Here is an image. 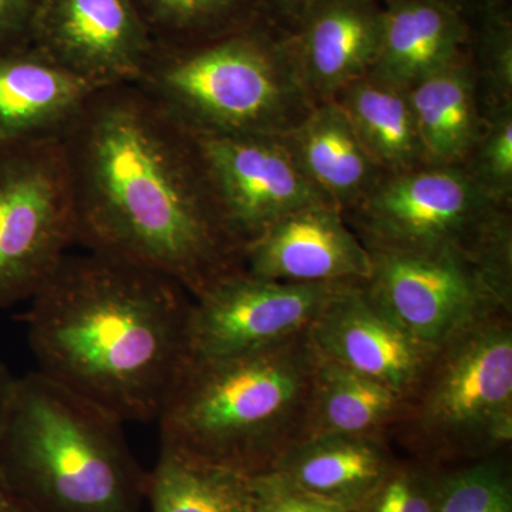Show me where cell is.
<instances>
[{"mask_svg": "<svg viewBox=\"0 0 512 512\" xmlns=\"http://www.w3.org/2000/svg\"><path fill=\"white\" fill-rule=\"evenodd\" d=\"M60 140L76 244L170 276L192 298L242 271L195 138L136 84L94 92Z\"/></svg>", "mask_w": 512, "mask_h": 512, "instance_id": "1", "label": "cell"}, {"mask_svg": "<svg viewBox=\"0 0 512 512\" xmlns=\"http://www.w3.org/2000/svg\"><path fill=\"white\" fill-rule=\"evenodd\" d=\"M23 315L37 372L117 419L157 420L187 362L192 296L170 276L63 256Z\"/></svg>", "mask_w": 512, "mask_h": 512, "instance_id": "2", "label": "cell"}, {"mask_svg": "<svg viewBox=\"0 0 512 512\" xmlns=\"http://www.w3.org/2000/svg\"><path fill=\"white\" fill-rule=\"evenodd\" d=\"M316 352L308 332L247 355L187 359L160 424L161 446L255 476L301 440Z\"/></svg>", "mask_w": 512, "mask_h": 512, "instance_id": "3", "label": "cell"}, {"mask_svg": "<svg viewBox=\"0 0 512 512\" xmlns=\"http://www.w3.org/2000/svg\"><path fill=\"white\" fill-rule=\"evenodd\" d=\"M0 474L30 512H141L148 473L123 421L40 372L16 377Z\"/></svg>", "mask_w": 512, "mask_h": 512, "instance_id": "4", "label": "cell"}, {"mask_svg": "<svg viewBox=\"0 0 512 512\" xmlns=\"http://www.w3.org/2000/svg\"><path fill=\"white\" fill-rule=\"evenodd\" d=\"M136 86L194 136H286L315 107L286 33L269 19L205 42L154 45Z\"/></svg>", "mask_w": 512, "mask_h": 512, "instance_id": "5", "label": "cell"}, {"mask_svg": "<svg viewBox=\"0 0 512 512\" xmlns=\"http://www.w3.org/2000/svg\"><path fill=\"white\" fill-rule=\"evenodd\" d=\"M396 434L413 457L456 467L512 443V313L481 320L434 350Z\"/></svg>", "mask_w": 512, "mask_h": 512, "instance_id": "6", "label": "cell"}, {"mask_svg": "<svg viewBox=\"0 0 512 512\" xmlns=\"http://www.w3.org/2000/svg\"><path fill=\"white\" fill-rule=\"evenodd\" d=\"M508 207L488 197L461 165L426 164L387 174L343 215L369 251L456 249L512 284Z\"/></svg>", "mask_w": 512, "mask_h": 512, "instance_id": "7", "label": "cell"}, {"mask_svg": "<svg viewBox=\"0 0 512 512\" xmlns=\"http://www.w3.org/2000/svg\"><path fill=\"white\" fill-rule=\"evenodd\" d=\"M76 245L60 136L0 141V309L30 301Z\"/></svg>", "mask_w": 512, "mask_h": 512, "instance_id": "8", "label": "cell"}, {"mask_svg": "<svg viewBox=\"0 0 512 512\" xmlns=\"http://www.w3.org/2000/svg\"><path fill=\"white\" fill-rule=\"evenodd\" d=\"M367 291L431 352L498 313H512V284L456 249L369 251Z\"/></svg>", "mask_w": 512, "mask_h": 512, "instance_id": "9", "label": "cell"}, {"mask_svg": "<svg viewBox=\"0 0 512 512\" xmlns=\"http://www.w3.org/2000/svg\"><path fill=\"white\" fill-rule=\"evenodd\" d=\"M343 284H288L245 271L192 298L187 359L214 360L271 348L308 332Z\"/></svg>", "mask_w": 512, "mask_h": 512, "instance_id": "10", "label": "cell"}, {"mask_svg": "<svg viewBox=\"0 0 512 512\" xmlns=\"http://www.w3.org/2000/svg\"><path fill=\"white\" fill-rule=\"evenodd\" d=\"M192 137L225 229L241 251L286 215L330 202L302 173L284 136Z\"/></svg>", "mask_w": 512, "mask_h": 512, "instance_id": "11", "label": "cell"}, {"mask_svg": "<svg viewBox=\"0 0 512 512\" xmlns=\"http://www.w3.org/2000/svg\"><path fill=\"white\" fill-rule=\"evenodd\" d=\"M29 42L97 89L136 84L154 47L134 0H37Z\"/></svg>", "mask_w": 512, "mask_h": 512, "instance_id": "12", "label": "cell"}, {"mask_svg": "<svg viewBox=\"0 0 512 512\" xmlns=\"http://www.w3.org/2000/svg\"><path fill=\"white\" fill-rule=\"evenodd\" d=\"M313 349L359 375L410 396L434 352L377 305L365 282L340 285L308 330Z\"/></svg>", "mask_w": 512, "mask_h": 512, "instance_id": "13", "label": "cell"}, {"mask_svg": "<svg viewBox=\"0 0 512 512\" xmlns=\"http://www.w3.org/2000/svg\"><path fill=\"white\" fill-rule=\"evenodd\" d=\"M242 271L288 284L366 282L372 256L342 210L319 202L286 215L242 251Z\"/></svg>", "mask_w": 512, "mask_h": 512, "instance_id": "14", "label": "cell"}, {"mask_svg": "<svg viewBox=\"0 0 512 512\" xmlns=\"http://www.w3.org/2000/svg\"><path fill=\"white\" fill-rule=\"evenodd\" d=\"M382 22L377 0H320L303 13L286 43L313 103L333 100L372 70Z\"/></svg>", "mask_w": 512, "mask_h": 512, "instance_id": "15", "label": "cell"}, {"mask_svg": "<svg viewBox=\"0 0 512 512\" xmlns=\"http://www.w3.org/2000/svg\"><path fill=\"white\" fill-rule=\"evenodd\" d=\"M97 90L30 42L0 47V141L60 136Z\"/></svg>", "mask_w": 512, "mask_h": 512, "instance_id": "16", "label": "cell"}, {"mask_svg": "<svg viewBox=\"0 0 512 512\" xmlns=\"http://www.w3.org/2000/svg\"><path fill=\"white\" fill-rule=\"evenodd\" d=\"M382 35L369 73L407 90L466 52L470 26L443 0H384Z\"/></svg>", "mask_w": 512, "mask_h": 512, "instance_id": "17", "label": "cell"}, {"mask_svg": "<svg viewBox=\"0 0 512 512\" xmlns=\"http://www.w3.org/2000/svg\"><path fill=\"white\" fill-rule=\"evenodd\" d=\"M284 137L302 173L343 214L356 207L387 175L336 101L315 104Z\"/></svg>", "mask_w": 512, "mask_h": 512, "instance_id": "18", "label": "cell"}, {"mask_svg": "<svg viewBox=\"0 0 512 512\" xmlns=\"http://www.w3.org/2000/svg\"><path fill=\"white\" fill-rule=\"evenodd\" d=\"M397 457L386 437H303L279 457L272 470L346 512L362 505Z\"/></svg>", "mask_w": 512, "mask_h": 512, "instance_id": "19", "label": "cell"}, {"mask_svg": "<svg viewBox=\"0 0 512 512\" xmlns=\"http://www.w3.org/2000/svg\"><path fill=\"white\" fill-rule=\"evenodd\" d=\"M406 92L426 163L463 164L485 126L473 59L464 52Z\"/></svg>", "mask_w": 512, "mask_h": 512, "instance_id": "20", "label": "cell"}, {"mask_svg": "<svg viewBox=\"0 0 512 512\" xmlns=\"http://www.w3.org/2000/svg\"><path fill=\"white\" fill-rule=\"evenodd\" d=\"M404 404L402 394L316 352L303 437L342 434L387 439L402 417Z\"/></svg>", "mask_w": 512, "mask_h": 512, "instance_id": "21", "label": "cell"}, {"mask_svg": "<svg viewBox=\"0 0 512 512\" xmlns=\"http://www.w3.org/2000/svg\"><path fill=\"white\" fill-rule=\"evenodd\" d=\"M333 101L339 104L370 156L386 174L426 165L406 90L367 73Z\"/></svg>", "mask_w": 512, "mask_h": 512, "instance_id": "22", "label": "cell"}, {"mask_svg": "<svg viewBox=\"0 0 512 512\" xmlns=\"http://www.w3.org/2000/svg\"><path fill=\"white\" fill-rule=\"evenodd\" d=\"M146 503L150 512H251L252 477L161 446Z\"/></svg>", "mask_w": 512, "mask_h": 512, "instance_id": "23", "label": "cell"}, {"mask_svg": "<svg viewBox=\"0 0 512 512\" xmlns=\"http://www.w3.org/2000/svg\"><path fill=\"white\" fill-rule=\"evenodd\" d=\"M154 45L205 42L268 19L261 0H134Z\"/></svg>", "mask_w": 512, "mask_h": 512, "instance_id": "24", "label": "cell"}, {"mask_svg": "<svg viewBox=\"0 0 512 512\" xmlns=\"http://www.w3.org/2000/svg\"><path fill=\"white\" fill-rule=\"evenodd\" d=\"M437 512H512L507 454L447 468Z\"/></svg>", "mask_w": 512, "mask_h": 512, "instance_id": "25", "label": "cell"}, {"mask_svg": "<svg viewBox=\"0 0 512 512\" xmlns=\"http://www.w3.org/2000/svg\"><path fill=\"white\" fill-rule=\"evenodd\" d=\"M447 467L397 458L375 490L352 512H437Z\"/></svg>", "mask_w": 512, "mask_h": 512, "instance_id": "26", "label": "cell"}, {"mask_svg": "<svg viewBox=\"0 0 512 512\" xmlns=\"http://www.w3.org/2000/svg\"><path fill=\"white\" fill-rule=\"evenodd\" d=\"M480 140L461 167L494 201L510 205L512 197V104L485 111Z\"/></svg>", "mask_w": 512, "mask_h": 512, "instance_id": "27", "label": "cell"}, {"mask_svg": "<svg viewBox=\"0 0 512 512\" xmlns=\"http://www.w3.org/2000/svg\"><path fill=\"white\" fill-rule=\"evenodd\" d=\"M477 45V82L483 89L485 111L512 104V22L494 0L483 6Z\"/></svg>", "mask_w": 512, "mask_h": 512, "instance_id": "28", "label": "cell"}, {"mask_svg": "<svg viewBox=\"0 0 512 512\" xmlns=\"http://www.w3.org/2000/svg\"><path fill=\"white\" fill-rule=\"evenodd\" d=\"M252 477L251 512H346L303 490L276 470Z\"/></svg>", "mask_w": 512, "mask_h": 512, "instance_id": "29", "label": "cell"}, {"mask_svg": "<svg viewBox=\"0 0 512 512\" xmlns=\"http://www.w3.org/2000/svg\"><path fill=\"white\" fill-rule=\"evenodd\" d=\"M37 0H0V47L29 42V26Z\"/></svg>", "mask_w": 512, "mask_h": 512, "instance_id": "30", "label": "cell"}, {"mask_svg": "<svg viewBox=\"0 0 512 512\" xmlns=\"http://www.w3.org/2000/svg\"><path fill=\"white\" fill-rule=\"evenodd\" d=\"M320 0H261L262 8L269 20L281 28V20L291 22L293 26L302 18L303 13Z\"/></svg>", "mask_w": 512, "mask_h": 512, "instance_id": "31", "label": "cell"}, {"mask_svg": "<svg viewBox=\"0 0 512 512\" xmlns=\"http://www.w3.org/2000/svg\"><path fill=\"white\" fill-rule=\"evenodd\" d=\"M15 382L16 376H13L8 366L0 360V423H2L3 416H5Z\"/></svg>", "mask_w": 512, "mask_h": 512, "instance_id": "32", "label": "cell"}, {"mask_svg": "<svg viewBox=\"0 0 512 512\" xmlns=\"http://www.w3.org/2000/svg\"><path fill=\"white\" fill-rule=\"evenodd\" d=\"M0 512H30L0 474Z\"/></svg>", "mask_w": 512, "mask_h": 512, "instance_id": "33", "label": "cell"}, {"mask_svg": "<svg viewBox=\"0 0 512 512\" xmlns=\"http://www.w3.org/2000/svg\"><path fill=\"white\" fill-rule=\"evenodd\" d=\"M443 2H446L448 5L453 6V8L460 10V12H463V9L466 8V6L473 5V3H483L484 6V0H443Z\"/></svg>", "mask_w": 512, "mask_h": 512, "instance_id": "34", "label": "cell"}]
</instances>
